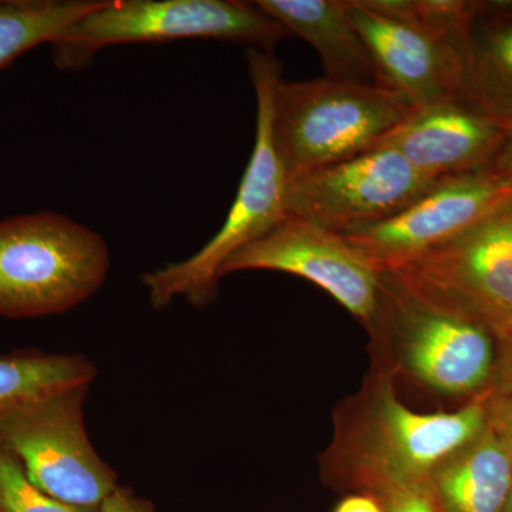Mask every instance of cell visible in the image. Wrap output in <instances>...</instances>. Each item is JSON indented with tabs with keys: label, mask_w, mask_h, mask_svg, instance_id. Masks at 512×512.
<instances>
[{
	"label": "cell",
	"mask_w": 512,
	"mask_h": 512,
	"mask_svg": "<svg viewBox=\"0 0 512 512\" xmlns=\"http://www.w3.org/2000/svg\"><path fill=\"white\" fill-rule=\"evenodd\" d=\"M396 375L373 365L359 392L333 414V440L320 474L343 493L375 495L429 480L433 468L488 424L490 389L450 413H417L399 399Z\"/></svg>",
	"instance_id": "6da1fadb"
},
{
	"label": "cell",
	"mask_w": 512,
	"mask_h": 512,
	"mask_svg": "<svg viewBox=\"0 0 512 512\" xmlns=\"http://www.w3.org/2000/svg\"><path fill=\"white\" fill-rule=\"evenodd\" d=\"M414 106L382 84L320 79L272 92V137L288 184L373 150Z\"/></svg>",
	"instance_id": "7a4b0ae2"
},
{
	"label": "cell",
	"mask_w": 512,
	"mask_h": 512,
	"mask_svg": "<svg viewBox=\"0 0 512 512\" xmlns=\"http://www.w3.org/2000/svg\"><path fill=\"white\" fill-rule=\"evenodd\" d=\"M247 59L256 96L251 160L220 231L197 254L143 275L154 309H163L177 298H185L197 308L214 301L222 265L286 218L288 181L276 154L271 126L272 92L281 79V64L271 52L258 49L249 50Z\"/></svg>",
	"instance_id": "3957f363"
},
{
	"label": "cell",
	"mask_w": 512,
	"mask_h": 512,
	"mask_svg": "<svg viewBox=\"0 0 512 512\" xmlns=\"http://www.w3.org/2000/svg\"><path fill=\"white\" fill-rule=\"evenodd\" d=\"M367 328L373 365L444 396H477L493 382L495 339L477 323L424 301L387 271Z\"/></svg>",
	"instance_id": "277c9868"
},
{
	"label": "cell",
	"mask_w": 512,
	"mask_h": 512,
	"mask_svg": "<svg viewBox=\"0 0 512 512\" xmlns=\"http://www.w3.org/2000/svg\"><path fill=\"white\" fill-rule=\"evenodd\" d=\"M291 36L255 2L101 0L50 43L57 69L82 72L103 49L138 43L215 39L272 52Z\"/></svg>",
	"instance_id": "5b68a950"
},
{
	"label": "cell",
	"mask_w": 512,
	"mask_h": 512,
	"mask_svg": "<svg viewBox=\"0 0 512 512\" xmlns=\"http://www.w3.org/2000/svg\"><path fill=\"white\" fill-rule=\"evenodd\" d=\"M110 251L100 234L52 211L0 221V316L60 315L106 281Z\"/></svg>",
	"instance_id": "8992f818"
},
{
	"label": "cell",
	"mask_w": 512,
	"mask_h": 512,
	"mask_svg": "<svg viewBox=\"0 0 512 512\" xmlns=\"http://www.w3.org/2000/svg\"><path fill=\"white\" fill-rule=\"evenodd\" d=\"M386 271L501 342L512 330V197L457 237Z\"/></svg>",
	"instance_id": "52a82bcc"
},
{
	"label": "cell",
	"mask_w": 512,
	"mask_h": 512,
	"mask_svg": "<svg viewBox=\"0 0 512 512\" xmlns=\"http://www.w3.org/2000/svg\"><path fill=\"white\" fill-rule=\"evenodd\" d=\"M89 386L66 390L0 419V441L36 487L60 503L94 510L116 490L117 476L96 453L83 403Z\"/></svg>",
	"instance_id": "ba28073f"
},
{
	"label": "cell",
	"mask_w": 512,
	"mask_h": 512,
	"mask_svg": "<svg viewBox=\"0 0 512 512\" xmlns=\"http://www.w3.org/2000/svg\"><path fill=\"white\" fill-rule=\"evenodd\" d=\"M436 181L393 148L376 147L288 184L286 217L348 237L400 214Z\"/></svg>",
	"instance_id": "9c48e42d"
},
{
	"label": "cell",
	"mask_w": 512,
	"mask_h": 512,
	"mask_svg": "<svg viewBox=\"0 0 512 512\" xmlns=\"http://www.w3.org/2000/svg\"><path fill=\"white\" fill-rule=\"evenodd\" d=\"M239 271H278L301 276L332 295L366 329L379 309L382 272L342 235L286 217L258 241L231 256L222 276Z\"/></svg>",
	"instance_id": "30bf717a"
},
{
	"label": "cell",
	"mask_w": 512,
	"mask_h": 512,
	"mask_svg": "<svg viewBox=\"0 0 512 512\" xmlns=\"http://www.w3.org/2000/svg\"><path fill=\"white\" fill-rule=\"evenodd\" d=\"M512 197V183L490 167L440 178L390 220L345 237L379 271L457 237Z\"/></svg>",
	"instance_id": "8fae6325"
},
{
	"label": "cell",
	"mask_w": 512,
	"mask_h": 512,
	"mask_svg": "<svg viewBox=\"0 0 512 512\" xmlns=\"http://www.w3.org/2000/svg\"><path fill=\"white\" fill-rule=\"evenodd\" d=\"M348 9L384 86L414 107L458 97L461 60L456 43L384 15L366 0H348Z\"/></svg>",
	"instance_id": "7c38bea8"
},
{
	"label": "cell",
	"mask_w": 512,
	"mask_h": 512,
	"mask_svg": "<svg viewBox=\"0 0 512 512\" xmlns=\"http://www.w3.org/2000/svg\"><path fill=\"white\" fill-rule=\"evenodd\" d=\"M510 126L450 99L414 107L376 147H389L430 180L488 167ZM375 147V148H376Z\"/></svg>",
	"instance_id": "4fadbf2b"
},
{
	"label": "cell",
	"mask_w": 512,
	"mask_h": 512,
	"mask_svg": "<svg viewBox=\"0 0 512 512\" xmlns=\"http://www.w3.org/2000/svg\"><path fill=\"white\" fill-rule=\"evenodd\" d=\"M255 5L318 50L326 77L384 86L350 18L348 0H256Z\"/></svg>",
	"instance_id": "5bb4252c"
},
{
	"label": "cell",
	"mask_w": 512,
	"mask_h": 512,
	"mask_svg": "<svg viewBox=\"0 0 512 512\" xmlns=\"http://www.w3.org/2000/svg\"><path fill=\"white\" fill-rule=\"evenodd\" d=\"M441 512H504L512 490V454L490 426L429 476Z\"/></svg>",
	"instance_id": "9a60e30c"
},
{
	"label": "cell",
	"mask_w": 512,
	"mask_h": 512,
	"mask_svg": "<svg viewBox=\"0 0 512 512\" xmlns=\"http://www.w3.org/2000/svg\"><path fill=\"white\" fill-rule=\"evenodd\" d=\"M458 99L512 126V18L484 2L460 43Z\"/></svg>",
	"instance_id": "2e32d148"
},
{
	"label": "cell",
	"mask_w": 512,
	"mask_h": 512,
	"mask_svg": "<svg viewBox=\"0 0 512 512\" xmlns=\"http://www.w3.org/2000/svg\"><path fill=\"white\" fill-rule=\"evenodd\" d=\"M96 366L82 355L26 352L0 357V419L29 404L96 379Z\"/></svg>",
	"instance_id": "e0dca14e"
},
{
	"label": "cell",
	"mask_w": 512,
	"mask_h": 512,
	"mask_svg": "<svg viewBox=\"0 0 512 512\" xmlns=\"http://www.w3.org/2000/svg\"><path fill=\"white\" fill-rule=\"evenodd\" d=\"M101 0H0V70L29 50L52 43Z\"/></svg>",
	"instance_id": "ac0fdd59"
},
{
	"label": "cell",
	"mask_w": 512,
	"mask_h": 512,
	"mask_svg": "<svg viewBox=\"0 0 512 512\" xmlns=\"http://www.w3.org/2000/svg\"><path fill=\"white\" fill-rule=\"evenodd\" d=\"M370 8L392 16L431 35L456 43L460 49L471 22L484 2L466 0H366Z\"/></svg>",
	"instance_id": "d6986e66"
},
{
	"label": "cell",
	"mask_w": 512,
	"mask_h": 512,
	"mask_svg": "<svg viewBox=\"0 0 512 512\" xmlns=\"http://www.w3.org/2000/svg\"><path fill=\"white\" fill-rule=\"evenodd\" d=\"M0 512H100L72 507L43 493L30 481L18 457L0 441Z\"/></svg>",
	"instance_id": "ffe728a7"
},
{
	"label": "cell",
	"mask_w": 512,
	"mask_h": 512,
	"mask_svg": "<svg viewBox=\"0 0 512 512\" xmlns=\"http://www.w3.org/2000/svg\"><path fill=\"white\" fill-rule=\"evenodd\" d=\"M375 497L384 512H441L429 480L386 488Z\"/></svg>",
	"instance_id": "44dd1931"
},
{
	"label": "cell",
	"mask_w": 512,
	"mask_h": 512,
	"mask_svg": "<svg viewBox=\"0 0 512 512\" xmlns=\"http://www.w3.org/2000/svg\"><path fill=\"white\" fill-rule=\"evenodd\" d=\"M497 346L493 382L488 389L494 396L512 397V330Z\"/></svg>",
	"instance_id": "7402d4cb"
},
{
	"label": "cell",
	"mask_w": 512,
	"mask_h": 512,
	"mask_svg": "<svg viewBox=\"0 0 512 512\" xmlns=\"http://www.w3.org/2000/svg\"><path fill=\"white\" fill-rule=\"evenodd\" d=\"M488 426L504 441L512 454V397L494 396L490 392Z\"/></svg>",
	"instance_id": "603a6c76"
},
{
	"label": "cell",
	"mask_w": 512,
	"mask_h": 512,
	"mask_svg": "<svg viewBox=\"0 0 512 512\" xmlns=\"http://www.w3.org/2000/svg\"><path fill=\"white\" fill-rule=\"evenodd\" d=\"M100 512H156L146 498L138 497L131 488L117 487L101 504Z\"/></svg>",
	"instance_id": "cb8c5ba5"
},
{
	"label": "cell",
	"mask_w": 512,
	"mask_h": 512,
	"mask_svg": "<svg viewBox=\"0 0 512 512\" xmlns=\"http://www.w3.org/2000/svg\"><path fill=\"white\" fill-rule=\"evenodd\" d=\"M332 512H384V510L375 495L359 493L346 495Z\"/></svg>",
	"instance_id": "d4e9b609"
},
{
	"label": "cell",
	"mask_w": 512,
	"mask_h": 512,
	"mask_svg": "<svg viewBox=\"0 0 512 512\" xmlns=\"http://www.w3.org/2000/svg\"><path fill=\"white\" fill-rule=\"evenodd\" d=\"M488 167L512 183V126L508 130L503 146L498 150L497 156L494 157Z\"/></svg>",
	"instance_id": "484cf974"
},
{
	"label": "cell",
	"mask_w": 512,
	"mask_h": 512,
	"mask_svg": "<svg viewBox=\"0 0 512 512\" xmlns=\"http://www.w3.org/2000/svg\"><path fill=\"white\" fill-rule=\"evenodd\" d=\"M495 9L503 15L512 18V0H501V2H494Z\"/></svg>",
	"instance_id": "4316f807"
},
{
	"label": "cell",
	"mask_w": 512,
	"mask_h": 512,
	"mask_svg": "<svg viewBox=\"0 0 512 512\" xmlns=\"http://www.w3.org/2000/svg\"><path fill=\"white\" fill-rule=\"evenodd\" d=\"M504 512H512V490L510 494V500H508L507 508H505Z\"/></svg>",
	"instance_id": "83f0119b"
}]
</instances>
